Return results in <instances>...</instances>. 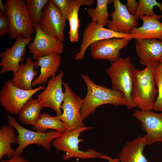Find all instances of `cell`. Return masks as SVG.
<instances>
[{"mask_svg": "<svg viewBox=\"0 0 162 162\" xmlns=\"http://www.w3.org/2000/svg\"><path fill=\"white\" fill-rule=\"evenodd\" d=\"M134 39L130 34H124L106 28L92 21L86 26L83 31L79 52L74 55L76 61L83 60L87 48L94 42L112 38Z\"/></svg>", "mask_w": 162, "mask_h": 162, "instance_id": "cell-9", "label": "cell"}, {"mask_svg": "<svg viewBox=\"0 0 162 162\" xmlns=\"http://www.w3.org/2000/svg\"><path fill=\"white\" fill-rule=\"evenodd\" d=\"M43 107L37 99L31 98L20 110L18 114L19 121L24 125L33 126L39 118Z\"/></svg>", "mask_w": 162, "mask_h": 162, "instance_id": "cell-22", "label": "cell"}, {"mask_svg": "<svg viewBox=\"0 0 162 162\" xmlns=\"http://www.w3.org/2000/svg\"><path fill=\"white\" fill-rule=\"evenodd\" d=\"M139 5L134 16L138 21L143 15L154 16L156 15L153 11L154 8L157 6L162 15V3L156 0H139Z\"/></svg>", "mask_w": 162, "mask_h": 162, "instance_id": "cell-28", "label": "cell"}, {"mask_svg": "<svg viewBox=\"0 0 162 162\" xmlns=\"http://www.w3.org/2000/svg\"><path fill=\"white\" fill-rule=\"evenodd\" d=\"M32 40L31 37L25 38L20 36L16 39L14 44L11 47H7L4 52L0 53L1 74L9 71L14 73L19 70L20 63L24 62L26 47Z\"/></svg>", "mask_w": 162, "mask_h": 162, "instance_id": "cell-11", "label": "cell"}, {"mask_svg": "<svg viewBox=\"0 0 162 162\" xmlns=\"http://www.w3.org/2000/svg\"><path fill=\"white\" fill-rule=\"evenodd\" d=\"M154 78L158 87V94L154 103L153 109L155 111L162 112V65L160 63L155 69Z\"/></svg>", "mask_w": 162, "mask_h": 162, "instance_id": "cell-30", "label": "cell"}, {"mask_svg": "<svg viewBox=\"0 0 162 162\" xmlns=\"http://www.w3.org/2000/svg\"><path fill=\"white\" fill-rule=\"evenodd\" d=\"M0 162H31L24 158L21 155H15L8 160H4Z\"/></svg>", "mask_w": 162, "mask_h": 162, "instance_id": "cell-33", "label": "cell"}, {"mask_svg": "<svg viewBox=\"0 0 162 162\" xmlns=\"http://www.w3.org/2000/svg\"><path fill=\"white\" fill-rule=\"evenodd\" d=\"M160 64H161L162 65V58L160 59V60L159 61Z\"/></svg>", "mask_w": 162, "mask_h": 162, "instance_id": "cell-36", "label": "cell"}, {"mask_svg": "<svg viewBox=\"0 0 162 162\" xmlns=\"http://www.w3.org/2000/svg\"><path fill=\"white\" fill-rule=\"evenodd\" d=\"M36 34L32 41L28 45L29 52L33 58H37L53 53L61 54L63 51L64 44L62 42L46 34L40 28L39 24L34 26Z\"/></svg>", "mask_w": 162, "mask_h": 162, "instance_id": "cell-12", "label": "cell"}, {"mask_svg": "<svg viewBox=\"0 0 162 162\" xmlns=\"http://www.w3.org/2000/svg\"><path fill=\"white\" fill-rule=\"evenodd\" d=\"M63 86L64 98L61 106L63 112L60 116H56L69 131L85 126L80 114L83 99L77 96L67 83L63 82Z\"/></svg>", "mask_w": 162, "mask_h": 162, "instance_id": "cell-7", "label": "cell"}, {"mask_svg": "<svg viewBox=\"0 0 162 162\" xmlns=\"http://www.w3.org/2000/svg\"><path fill=\"white\" fill-rule=\"evenodd\" d=\"M147 139L146 134L128 142L119 154V162H148L143 153Z\"/></svg>", "mask_w": 162, "mask_h": 162, "instance_id": "cell-20", "label": "cell"}, {"mask_svg": "<svg viewBox=\"0 0 162 162\" xmlns=\"http://www.w3.org/2000/svg\"><path fill=\"white\" fill-rule=\"evenodd\" d=\"M99 158L106 159L108 160V162H119L118 158H112L109 156L106 155H103L100 156Z\"/></svg>", "mask_w": 162, "mask_h": 162, "instance_id": "cell-34", "label": "cell"}, {"mask_svg": "<svg viewBox=\"0 0 162 162\" xmlns=\"http://www.w3.org/2000/svg\"><path fill=\"white\" fill-rule=\"evenodd\" d=\"M161 18V14L142 16L140 18L143 22L142 26L133 29L130 34L135 40L151 39L162 40V23L159 21Z\"/></svg>", "mask_w": 162, "mask_h": 162, "instance_id": "cell-19", "label": "cell"}, {"mask_svg": "<svg viewBox=\"0 0 162 162\" xmlns=\"http://www.w3.org/2000/svg\"><path fill=\"white\" fill-rule=\"evenodd\" d=\"M34 62L31 58L28 57L25 64L21 63L19 70L13 73V77L10 80L12 84L16 87L26 90L33 89L32 83L37 76L38 72L34 69Z\"/></svg>", "mask_w": 162, "mask_h": 162, "instance_id": "cell-21", "label": "cell"}, {"mask_svg": "<svg viewBox=\"0 0 162 162\" xmlns=\"http://www.w3.org/2000/svg\"><path fill=\"white\" fill-rule=\"evenodd\" d=\"M125 5L129 13L134 15L138 8L139 2L135 0H127Z\"/></svg>", "mask_w": 162, "mask_h": 162, "instance_id": "cell-32", "label": "cell"}, {"mask_svg": "<svg viewBox=\"0 0 162 162\" xmlns=\"http://www.w3.org/2000/svg\"><path fill=\"white\" fill-rule=\"evenodd\" d=\"M136 55L144 66L150 62L159 61L162 58V40L151 39L135 40Z\"/></svg>", "mask_w": 162, "mask_h": 162, "instance_id": "cell-18", "label": "cell"}, {"mask_svg": "<svg viewBox=\"0 0 162 162\" xmlns=\"http://www.w3.org/2000/svg\"><path fill=\"white\" fill-rule=\"evenodd\" d=\"M66 20L58 8L49 0L43 8L38 24L46 34L63 42Z\"/></svg>", "mask_w": 162, "mask_h": 162, "instance_id": "cell-10", "label": "cell"}, {"mask_svg": "<svg viewBox=\"0 0 162 162\" xmlns=\"http://www.w3.org/2000/svg\"><path fill=\"white\" fill-rule=\"evenodd\" d=\"M58 8L64 18L66 20L74 7L77 4L81 6H90L94 3V0H52Z\"/></svg>", "mask_w": 162, "mask_h": 162, "instance_id": "cell-27", "label": "cell"}, {"mask_svg": "<svg viewBox=\"0 0 162 162\" xmlns=\"http://www.w3.org/2000/svg\"><path fill=\"white\" fill-rule=\"evenodd\" d=\"M131 40L114 38L96 42L90 46L91 55L94 59L114 62L120 58V50L126 46Z\"/></svg>", "mask_w": 162, "mask_h": 162, "instance_id": "cell-14", "label": "cell"}, {"mask_svg": "<svg viewBox=\"0 0 162 162\" xmlns=\"http://www.w3.org/2000/svg\"><path fill=\"white\" fill-rule=\"evenodd\" d=\"M90 128L85 126L73 131L67 130L52 142V144L55 148L65 153L62 156L64 160H67L73 158L82 159L95 158L104 155L92 149L86 151L79 149V143L84 140L79 139L80 136L82 133Z\"/></svg>", "mask_w": 162, "mask_h": 162, "instance_id": "cell-4", "label": "cell"}, {"mask_svg": "<svg viewBox=\"0 0 162 162\" xmlns=\"http://www.w3.org/2000/svg\"><path fill=\"white\" fill-rule=\"evenodd\" d=\"M133 116L140 122L143 130L146 133L147 145L162 142V112L158 113L152 110H136Z\"/></svg>", "mask_w": 162, "mask_h": 162, "instance_id": "cell-15", "label": "cell"}, {"mask_svg": "<svg viewBox=\"0 0 162 162\" xmlns=\"http://www.w3.org/2000/svg\"><path fill=\"white\" fill-rule=\"evenodd\" d=\"M0 11L5 13L7 14V10L5 4H4L2 0H0Z\"/></svg>", "mask_w": 162, "mask_h": 162, "instance_id": "cell-35", "label": "cell"}, {"mask_svg": "<svg viewBox=\"0 0 162 162\" xmlns=\"http://www.w3.org/2000/svg\"><path fill=\"white\" fill-rule=\"evenodd\" d=\"M61 58L60 54L56 53L37 58L34 62V67H40V73L33 81L32 86L45 84L51 78L56 76Z\"/></svg>", "mask_w": 162, "mask_h": 162, "instance_id": "cell-17", "label": "cell"}, {"mask_svg": "<svg viewBox=\"0 0 162 162\" xmlns=\"http://www.w3.org/2000/svg\"><path fill=\"white\" fill-rule=\"evenodd\" d=\"M45 88L44 86H41L31 90H26L14 86L10 80H6L0 90V104L8 112L18 115L28 100L38 91Z\"/></svg>", "mask_w": 162, "mask_h": 162, "instance_id": "cell-8", "label": "cell"}, {"mask_svg": "<svg viewBox=\"0 0 162 162\" xmlns=\"http://www.w3.org/2000/svg\"><path fill=\"white\" fill-rule=\"evenodd\" d=\"M32 129L41 133H45L48 129H52L62 134L68 130L63 122L56 116L53 117L46 112L41 113L39 118L33 126Z\"/></svg>", "mask_w": 162, "mask_h": 162, "instance_id": "cell-24", "label": "cell"}, {"mask_svg": "<svg viewBox=\"0 0 162 162\" xmlns=\"http://www.w3.org/2000/svg\"><path fill=\"white\" fill-rule=\"evenodd\" d=\"M112 2L111 0H97L95 8H90L87 10L92 21L104 27L107 25L110 15L108 11V5Z\"/></svg>", "mask_w": 162, "mask_h": 162, "instance_id": "cell-25", "label": "cell"}, {"mask_svg": "<svg viewBox=\"0 0 162 162\" xmlns=\"http://www.w3.org/2000/svg\"><path fill=\"white\" fill-rule=\"evenodd\" d=\"M49 0H25V6L33 26L38 24L43 10Z\"/></svg>", "mask_w": 162, "mask_h": 162, "instance_id": "cell-26", "label": "cell"}, {"mask_svg": "<svg viewBox=\"0 0 162 162\" xmlns=\"http://www.w3.org/2000/svg\"><path fill=\"white\" fill-rule=\"evenodd\" d=\"M81 5L75 6L69 15L68 20L69 22L70 29L68 32L70 40L71 42H77L79 40V29L80 21L78 13Z\"/></svg>", "mask_w": 162, "mask_h": 162, "instance_id": "cell-29", "label": "cell"}, {"mask_svg": "<svg viewBox=\"0 0 162 162\" xmlns=\"http://www.w3.org/2000/svg\"><path fill=\"white\" fill-rule=\"evenodd\" d=\"M8 116V123L15 128L18 133L16 143L18 145L15 150V155H21L26 148L33 144L49 150L52 142L62 134L56 130L41 133L30 130L20 125L14 117L9 114Z\"/></svg>", "mask_w": 162, "mask_h": 162, "instance_id": "cell-6", "label": "cell"}, {"mask_svg": "<svg viewBox=\"0 0 162 162\" xmlns=\"http://www.w3.org/2000/svg\"><path fill=\"white\" fill-rule=\"evenodd\" d=\"M15 129L13 126L4 124L0 129V160L4 155L10 159L15 155V150L11 144L17 142Z\"/></svg>", "mask_w": 162, "mask_h": 162, "instance_id": "cell-23", "label": "cell"}, {"mask_svg": "<svg viewBox=\"0 0 162 162\" xmlns=\"http://www.w3.org/2000/svg\"><path fill=\"white\" fill-rule=\"evenodd\" d=\"M112 1L114 10L110 13V16L112 18L107 24L108 28L118 32L130 34L132 29L138 27V21L119 0Z\"/></svg>", "mask_w": 162, "mask_h": 162, "instance_id": "cell-16", "label": "cell"}, {"mask_svg": "<svg viewBox=\"0 0 162 162\" xmlns=\"http://www.w3.org/2000/svg\"><path fill=\"white\" fill-rule=\"evenodd\" d=\"M10 23L7 14L0 11V37L8 32Z\"/></svg>", "mask_w": 162, "mask_h": 162, "instance_id": "cell-31", "label": "cell"}, {"mask_svg": "<svg viewBox=\"0 0 162 162\" xmlns=\"http://www.w3.org/2000/svg\"><path fill=\"white\" fill-rule=\"evenodd\" d=\"M135 69L130 56H128L111 62L110 66L106 70L111 79L112 88L124 95L126 106L129 110L136 107L131 98Z\"/></svg>", "mask_w": 162, "mask_h": 162, "instance_id": "cell-3", "label": "cell"}, {"mask_svg": "<svg viewBox=\"0 0 162 162\" xmlns=\"http://www.w3.org/2000/svg\"><path fill=\"white\" fill-rule=\"evenodd\" d=\"M9 23L8 34L11 39L20 36L31 37L34 26L30 19L24 0H6L4 2Z\"/></svg>", "mask_w": 162, "mask_h": 162, "instance_id": "cell-5", "label": "cell"}, {"mask_svg": "<svg viewBox=\"0 0 162 162\" xmlns=\"http://www.w3.org/2000/svg\"><path fill=\"white\" fill-rule=\"evenodd\" d=\"M64 73L61 71L56 76L49 80L46 86L37 96V99L43 107L54 110L57 116L62 113L61 106L64 98L62 91Z\"/></svg>", "mask_w": 162, "mask_h": 162, "instance_id": "cell-13", "label": "cell"}, {"mask_svg": "<svg viewBox=\"0 0 162 162\" xmlns=\"http://www.w3.org/2000/svg\"><path fill=\"white\" fill-rule=\"evenodd\" d=\"M81 76L87 88V94L80 110L83 120L93 114L96 108L101 105L126 106L125 97L122 93L95 84L88 75L81 74Z\"/></svg>", "mask_w": 162, "mask_h": 162, "instance_id": "cell-2", "label": "cell"}, {"mask_svg": "<svg viewBox=\"0 0 162 162\" xmlns=\"http://www.w3.org/2000/svg\"><path fill=\"white\" fill-rule=\"evenodd\" d=\"M160 63L158 61H153L147 64L143 70H135L131 98L136 107L141 110L153 109L158 93L154 73L155 68Z\"/></svg>", "mask_w": 162, "mask_h": 162, "instance_id": "cell-1", "label": "cell"}]
</instances>
